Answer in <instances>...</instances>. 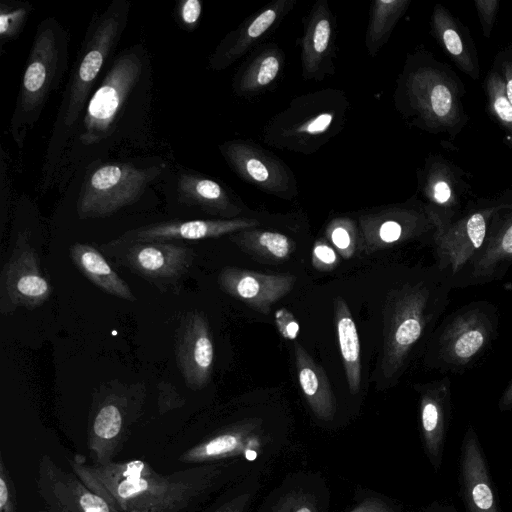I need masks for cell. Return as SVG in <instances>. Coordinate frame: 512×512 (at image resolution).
Masks as SVG:
<instances>
[{
    "label": "cell",
    "instance_id": "obj_3",
    "mask_svg": "<svg viewBox=\"0 0 512 512\" xmlns=\"http://www.w3.org/2000/svg\"><path fill=\"white\" fill-rule=\"evenodd\" d=\"M129 10L127 0H114L91 20L56 118L49 156L73 134L90 91L127 25Z\"/></svg>",
    "mask_w": 512,
    "mask_h": 512
},
{
    "label": "cell",
    "instance_id": "obj_2",
    "mask_svg": "<svg viewBox=\"0 0 512 512\" xmlns=\"http://www.w3.org/2000/svg\"><path fill=\"white\" fill-rule=\"evenodd\" d=\"M349 110V98L338 88L299 95L267 121L262 141L276 149L314 154L342 131Z\"/></svg>",
    "mask_w": 512,
    "mask_h": 512
},
{
    "label": "cell",
    "instance_id": "obj_22",
    "mask_svg": "<svg viewBox=\"0 0 512 512\" xmlns=\"http://www.w3.org/2000/svg\"><path fill=\"white\" fill-rule=\"evenodd\" d=\"M294 355L298 382L310 408L319 419L331 420L336 412V401L324 369L296 341Z\"/></svg>",
    "mask_w": 512,
    "mask_h": 512
},
{
    "label": "cell",
    "instance_id": "obj_8",
    "mask_svg": "<svg viewBox=\"0 0 512 512\" xmlns=\"http://www.w3.org/2000/svg\"><path fill=\"white\" fill-rule=\"evenodd\" d=\"M163 169L164 165L138 167L123 162L96 167L84 178L77 200L78 217H108L135 203Z\"/></svg>",
    "mask_w": 512,
    "mask_h": 512
},
{
    "label": "cell",
    "instance_id": "obj_17",
    "mask_svg": "<svg viewBox=\"0 0 512 512\" xmlns=\"http://www.w3.org/2000/svg\"><path fill=\"white\" fill-rule=\"evenodd\" d=\"M295 282L292 274H265L237 267H225L218 275V284L226 294L264 315L291 292Z\"/></svg>",
    "mask_w": 512,
    "mask_h": 512
},
{
    "label": "cell",
    "instance_id": "obj_36",
    "mask_svg": "<svg viewBox=\"0 0 512 512\" xmlns=\"http://www.w3.org/2000/svg\"><path fill=\"white\" fill-rule=\"evenodd\" d=\"M241 446V437L237 434L227 433L217 436L204 447V453L208 456L230 453Z\"/></svg>",
    "mask_w": 512,
    "mask_h": 512
},
{
    "label": "cell",
    "instance_id": "obj_16",
    "mask_svg": "<svg viewBox=\"0 0 512 512\" xmlns=\"http://www.w3.org/2000/svg\"><path fill=\"white\" fill-rule=\"evenodd\" d=\"M297 0H274L249 16L219 42L208 59V68L221 71L239 60L266 38L293 10Z\"/></svg>",
    "mask_w": 512,
    "mask_h": 512
},
{
    "label": "cell",
    "instance_id": "obj_10",
    "mask_svg": "<svg viewBox=\"0 0 512 512\" xmlns=\"http://www.w3.org/2000/svg\"><path fill=\"white\" fill-rule=\"evenodd\" d=\"M231 170L266 194L292 200L298 184L292 169L276 154L251 140L233 139L218 146Z\"/></svg>",
    "mask_w": 512,
    "mask_h": 512
},
{
    "label": "cell",
    "instance_id": "obj_42",
    "mask_svg": "<svg viewBox=\"0 0 512 512\" xmlns=\"http://www.w3.org/2000/svg\"><path fill=\"white\" fill-rule=\"evenodd\" d=\"M80 503L85 512H109L106 503L92 494H84Z\"/></svg>",
    "mask_w": 512,
    "mask_h": 512
},
{
    "label": "cell",
    "instance_id": "obj_39",
    "mask_svg": "<svg viewBox=\"0 0 512 512\" xmlns=\"http://www.w3.org/2000/svg\"><path fill=\"white\" fill-rule=\"evenodd\" d=\"M475 5L480 15L484 34L489 36L498 9V1H476Z\"/></svg>",
    "mask_w": 512,
    "mask_h": 512
},
{
    "label": "cell",
    "instance_id": "obj_33",
    "mask_svg": "<svg viewBox=\"0 0 512 512\" xmlns=\"http://www.w3.org/2000/svg\"><path fill=\"white\" fill-rule=\"evenodd\" d=\"M110 401L105 403L98 411L93 430L95 434L102 439H111L115 437L122 426V414L119 406L109 398Z\"/></svg>",
    "mask_w": 512,
    "mask_h": 512
},
{
    "label": "cell",
    "instance_id": "obj_24",
    "mask_svg": "<svg viewBox=\"0 0 512 512\" xmlns=\"http://www.w3.org/2000/svg\"><path fill=\"white\" fill-rule=\"evenodd\" d=\"M69 256L77 269L103 292L126 301H135L129 285L114 271L105 257L87 243H75Z\"/></svg>",
    "mask_w": 512,
    "mask_h": 512
},
{
    "label": "cell",
    "instance_id": "obj_13",
    "mask_svg": "<svg viewBox=\"0 0 512 512\" xmlns=\"http://www.w3.org/2000/svg\"><path fill=\"white\" fill-rule=\"evenodd\" d=\"M492 214V210L476 211L435 229V265L449 277L453 288L483 245Z\"/></svg>",
    "mask_w": 512,
    "mask_h": 512
},
{
    "label": "cell",
    "instance_id": "obj_18",
    "mask_svg": "<svg viewBox=\"0 0 512 512\" xmlns=\"http://www.w3.org/2000/svg\"><path fill=\"white\" fill-rule=\"evenodd\" d=\"M260 225L259 219L250 216L233 219L176 220L141 226L126 231L117 239L121 241L202 240L232 235Z\"/></svg>",
    "mask_w": 512,
    "mask_h": 512
},
{
    "label": "cell",
    "instance_id": "obj_5",
    "mask_svg": "<svg viewBox=\"0 0 512 512\" xmlns=\"http://www.w3.org/2000/svg\"><path fill=\"white\" fill-rule=\"evenodd\" d=\"M499 313L487 300L472 301L447 315L427 344L426 363L440 373H461L476 363L497 337Z\"/></svg>",
    "mask_w": 512,
    "mask_h": 512
},
{
    "label": "cell",
    "instance_id": "obj_45",
    "mask_svg": "<svg viewBox=\"0 0 512 512\" xmlns=\"http://www.w3.org/2000/svg\"><path fill=\"white\" fill-rule=\"evenodd\" d=\"M143 469V463L141 461H133L127 465V470L124 473L125 476L139 478L140 472Z\"/></svg>",
    "mask_w": 512,
    "mask_h": 512
},
{
    "label": "cell",
    "instance_id": "obj_7",
    "mask_svg": "<svg viewBox=\"0 0 512 512\" xmlns=\"http://www.w3.org/2000/svg\"><path fill=\"white\" fill-rule=\"evenodd\" d=\"M143 70V48L127 49L114 60L85 108L79 136L81 144H98L115 131L121 112L139 83Z\"/></svg>",
    "mask_w": 512,
    "mask_h": 512
},
{
    "label": "cell",
    "instance_id": "obj_6",
    "mask_svg": "<svg viewBox=\"0 0 512 512\" xmlns=\"http://www.w3.org/2000/svg\"><path fill=\"white\" fill-rule=\"evenodd\" d=\"M394 104L411 124L438 131L456 119L454 95L439 63L425 52L409 55L397 78Z\"/></svg>",
    "mask_w": 512,
    "mask_h": 512
},
{
    "label": "cell",
    "instance_id": "obj_30",
    "mask_svg": "<svg viewBox=\"0 0 512 512\" xmlns=\"http://www.w3.org/2000/svg\"><path fill=\"white\" fill-rule=\"evenodd\" d=\"M325 238L343 259H350L359 246L358 221L348 216L332 218L325 227Z\"/></svg>",
    "mask_w": 512,
    "mask_h": 512
},
{
    "label": "cell",
    "instance_id": "obj_29",
    "mask_svg": "<svg viewBox=\"0 0 512 512\" xmlns=\"http://www.w3.org/2000/svg\"><path fill=\"white\" fill-rule=\"evenodd\" d=\"M433 28L459 67L470 76L477 78V65L472 61L470 53L466 50L455 22L442 6H436L434 9Z\"/></svg>",
    "mask_w": 512,
    "mask_h": 512
},
{
    "label": "cell",
    "instance_id": "obj_27",
    "mask_svg": "<svg viewBox=\"0 0 512 512\" xmlns=\"http://www.w3.org/2000/svg\"><path fill=\"white\" fill-rule=\"evenodd\" d=\"M230 239L246 253L269 262L286 261L296 248L288 235L259 227L234 233Z\"/></svg>",
    "mask_w": 512,
    "mask_h": 512
},
{
    "label": "cell",
    "instance_id": "obj_4",
    "mask_svg": "<svg viewBox=\"0 0 512 512\" xmlns=\"http://www.w3.org/2000/svg\"><path fill=\"white\" fill-rule=\"evenodd\" d=\"M67 61V33L55 18L47 17L37 26L9 124L12 139L20 151L49 96L58 88Z\"/></svg>",
    "mask_w": 512,
    "mask_h": 512
},
{
    "label": "cell",
    "instance_id": "obj_32",
    "mask_svg": "<svg viewBox=\"0 0 512 512\" xmlns=\"http://www.w3.org/2000/svg\"><path fill=\"white\" fill-rule=\"evenodd\" d=\"M489 103L503 127L512 134V104L506 96L503 79L496 69L487 78Z\"/></svg>",
    "mask_w": 512,
    "mask_h": 512
},
{
    "label": "cell",
    "instance_id": "obj_11",
    "mask_svg": "<svg viewBox=\"0 0 512 512\" xmlns=\"http://www.w3.org/2000/svg\"><path fill=\"white\" fill-rule=\"evenodd\" d=\"M359 247L371 254L422 237L435 226L425 207L394 204L362 211L358 218Z\"/></svg>",
    "mask_w": 512,
    "mask_h": 512
},
{
    "label": "cell",
    "instance_id": "obj_9",
    "mask_svg": "<svg viewBox=\"0 0 512 512\" xmlns=\"http://www.w3.org/2000/svg\"><path fill=\"white\" fill-rule=\"evenodd\" d=\"M115 261L145 279L161 292L178 293L191 269L193 249L171 241H121L101 246Z\"/></svg>",
    "mask_w": 512,
    "mask_h": 512
},
{
    "label": "cell",
    "instance_id": "obj_40",
    "mask_svg": "<svg viewBox=\"0 0 512 512\" xmlns=\"http://www.w3.org/2000/svg\"><path fill=\"white\" fill-rule=\"evenodd\" d=\"M147 482L144 479L128 477L118 486V494L127 498L131 495L138 494L147 488Z\"/></svg>",
    "mask_w": 512,
    "mask_h": 512
},
{
    "label": "cell",
    "instance_id": "obj_46",
    "mask_svg": "<svg viewBox=\"0 0 512 512\" xmlns=\"http://www.w3.org/2000/svg\"><path fill=\"white\" fill-rule=\"evenodd\" d=\"M8 499V490L4 480L0 479V506L3 507Z\"/></svg>",
    "mask_w": 512,
    "mask_h": 512
},
{
    "label": "cell",
    "instance_id": "obj_19",
    "mask_svg": "<svg viewBox=\"0 0 512 512\" xmlns=\"http://www.w3.org/2000/svg\"><path fill=\"white\" fill-rule=\"evenodd\" d=\"M512 267V212L492 216L483 245L454 287L501 279Z\"/></svg>",
    "mask_w": 512,
    "mask_h": 512
},
{
    "label": "cell",
    "instance_id": "obj_21",
    "mask_svg": "<svg viewBox=\"0 0 512 512\" xmlns=\"http://www.w3.org/2000/svg\"><path fill=\"white\" fill-rule=\"evenodd\" d=\"M286 56L276 43H264L255 48L236 71L232 80L235 95L253 98L270 90L285 67Z\"/></svg>",
    "mask_w": 512,
    "mask_h": 512
},
{
    "label": "cell",
    "instance_id": "obj_1",
    "mask_svg": "<svg viewBox=\"0 0 512 512\" xmlns=\"http://www.w3.org/2000/svg\"><path fill=\"white\" fill-rule=\"evenodd\" d=\"M452 289L449 277L434 264L389 292L381 360L386 380L398 376L417 347L430 341Z\"/></svg>",
    "mask_w": 512,
    "mask_h": 512
},
{
    "label": "cell",
    "instance_id": "obj_28",
    "mask_svg": "<svg viewBox=\"0 0 512 512\" xmlns=\"http://www.w3.org/2000/svg\"><path fill=\"white\" fill-rule=\"evenodd\" d=\"M410 3V0H375L371 3L365 34V47L370 57H375L388 42Z\"/></svg>",
    "mask_w": 512,
    "mask_h": 512
},
{
    "label": "cell",
    "instance_id": "obj_34",
    "mask_svg": "<svg viewBox=\"0 0 512 512\" xmlns=\"http://www.w3.org/2000/svg\"><path fill=\"white\" fill-rule=\"evenodd\" d=\"M311 262L316 270L330 272L340 264L341 256L326 238H320L314 242Z\"/></svg>",
    "mask_w": 512,
    "mask_h": 512
},
{
    "label": "cell",
    "instance_id": "obj_12",
    "mask_svg": "<svg viewBox=\"0 0 512 512\" xmlns=\"http://www.w3.org/2000/svg\"><path fill=\"white\" fill-rule=\"evenodd\" d=\"M52 287L43 274L36 250L20 233L0 275V311L9 314L19 307L36 309L50 297Z\"/></svg>",
    "mask_w": 512,
    "mask_h": 512
},
{
    "label": "cell",
    "instance_id": "obj_20",
    "mask_svg": "<svg viewBox=\"0 0 512 512\" xmlns=\"http://www.w3.org/2000/svg\"><path fill=\"white\" fill-rule=\"evenodd\" d=\"M177 194L181 202L220 219L243 217L246 211L240 199L226 186L204 175L180 174Z\"/></svg>",
    "mask_w": 512,
    "mask_h": 512
},
{
    "label": "cell",
    "instance_id": "obj_43",
    "mask_svg": "<svg viewBox=\"0 0 512 512\" xmlns=\"http://www.w3.org/2000/svg\"><path fill=\"white\" fill-rule=\"evenodd\" d=\"M350 512H392L391 509L382 501L369 499L360 504Z\"/></svg>",
    "mask_w": 512,
    "mask_h": 512
},
{
    "label": "cell",
    "instance_id": "obj_15",
    "mask_svg": "<svg viewBox=\"0 0 512 512\" xmlns=\"http://www.w3.org/2000/svg\"><path fill=\"white\" fill-rule=\"evenodd\" d=\"M301 76L321 82L335 73L336 18L326 0H318L303 19L299 39Z\"/></svg>",
    "mask_w": 512,
    "mask_h": 512
},
{
    "label": "cell",
    "instance_id": "obj_41",
    "mask_svg": "<svg viewBox=\"0 0 512 512\" xmlns=\"http://www.w3.org/2000/svg\"><path fill=\"white\" fill-rule=\"evenodd\" d=\"M277 512H313L306 497H289L280 505Z\"/></svg>",
    "mask_w": 512,
    "mask_h": 512
},
{
    "label": "cell",
    "instance_id": "obj_14",
    "mask_svg": "<svg viewBox=\"0 0 512 512\" xmlns=\"http://www.w3.org/2000/svg\"><path fill=\"white\" fill-rule=\"evenodd\" d=\"M174 351L185 384L193 390L205 387L212 374L214 346L202 312L189 311L181 317L175 331Z\"/></svg>",
    "mask_w": 512,
    "mask_h": 512
},
{
    "label": "cell",
    "instance_id": "obj_26",
    "mask_svg": "<svg viewBox=\"0 0 512 512\" xmlns=\"http://www.w3.org/2000/svg\"><path fill=\"white\" fill-rule=\"evenodd\" d=\"M334 319L348 388L356 394L361 384L360 341L351 311L342 297L334 299Z\"/></svg>",
    "mask_w": 512,
    "mask_h": 512
},
{
    "label": "cell",
    "instance_id": "obj_25",
    "mask_svg": "<svg viewBox=\"0 0 512 512\" xmlns=\"http://www.w3.org/2000/svg\"><path fill=\"white\" fill-rule=\"evenodd\" d=\"M421 423L427 449L438 457L450 404L451 382L446 376L421 387Z\"/></svg>",
    "mask_w": 512,
    "mask_h": 512
},
{
    "label": "cell",
    "instance_id": "obj_31",
    "mask_svg": "<svg viewBox=\"0 0 512 512\" xmlns=\"http://www.w3.org/2000/svg\"><path fill=\"white\" fill-rule=\"evenodd\" d=\"M32 11L33 7L29 2H0V49H3L5 43L18 37Z\"/></svg>",
    "mask_w": 512,
    "mask_h": 512
},
{
    "label": "cell",
    "instance_id": "obj_23",
    "mask_svg": "<svg viewBox=\"0 0 512 512\" xmlns=\"http://www.w3.org/2000/svg\"><path fill=\"white\" fill-rule=\"evenodd\" d=\"M462 474L470 512H497L485 462L471 428L463 447Z\"/></svg>",
    "mask_w": 512,
    "mask_h": 512
},
{
    "label": "cell",
    "instance_id": "obj_44",
    "mask_svg": "<svg viewBox=\"0 0 512 512\" xmlns=\"http://www.w3.org/2000/svg\"><path fill=\"white\" fill-rule=\"evenodd\" d=\"M512 407V379L507 385L506 389L501 395L499 400V408L504 411Z\"/></svg>",
    "mask_w": 512,
    "mask_h": 512
},
{
    "label": "cell",
    "instance_id": "obj_38",
    "mask_svg": "<svg viewBox=\"0 0 512 512\" xmlns=\"http://www.w3.org/2000/svg\"><path fill=\"white\" fill-rule=\"evenodd\" d=\"M495 66L503 79L506 96L512 104V47L497 56Z\"/></svg>",
    "mask_w": 512,
    "mask_h": 512
},
{
    "label": "cell",
    "instance_id": "obj_37",
    "mask_svg": "<svg viewBox=\"0 0 512 512\" xmlns=\"http://www.w3.org/2000/svg\"><path fill=\"white\" fill-rule=\"evenodd\" d=\"M275 324L283 338L295 340L298 337L299 323L287 308H280L276 311Z\"/></svg>",
    "mask_w": 512,
    "mask_h": 512
},
{
    "label": "cell",
    "instance_id": "obj_35",
    "mask_svg": "<svg viewBox=\"0 0 512 512\" xmlns=\"http://www.w3.org/2000/svg\"><path fill=\"white\" fill-rule=\"evenodd\" d=\"M180 23L188 30L195 29L202 15L200 0H182L177 8Z\"/></svg>",
    "mask_w": 512,
    "mask_h": 512
}]
</instances>
